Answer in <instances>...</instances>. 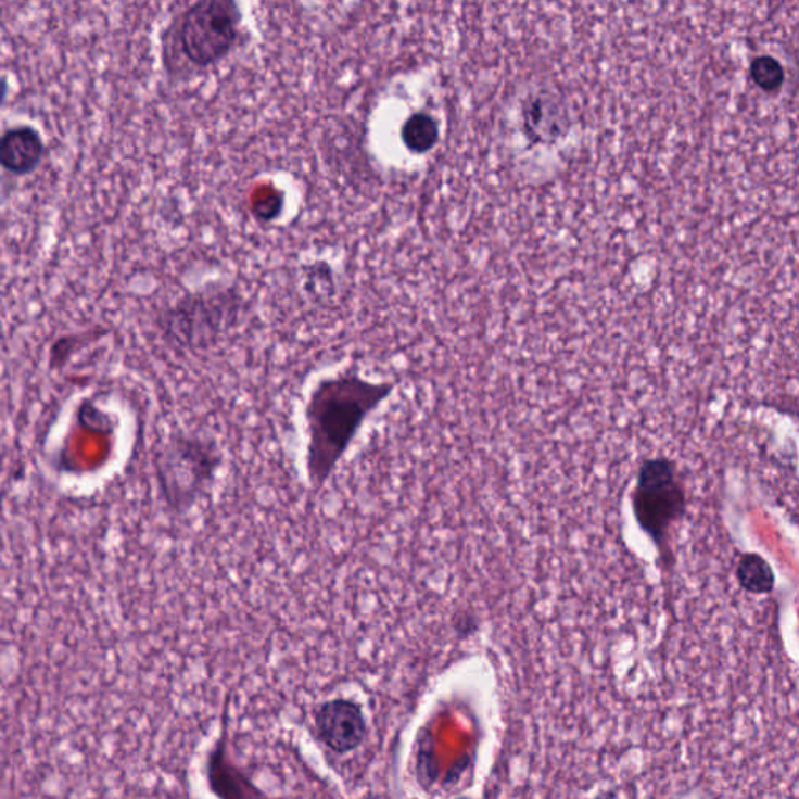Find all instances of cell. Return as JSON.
<instances>
[{
  "label": "cell",
  "instance_id": "obj_1",
  "mask_svg": "<svg viewBox=\"0 0 799 799\" xmlns=\"http://www.w3.org/2000/svg\"><path fill=\"white\" fill-rule=\"evenodd\" d=\"M394 384L370 381L355 370L322 378L306 398L305 466L309 484L324 487L366 420L392 395Z\"/></svg>",
  "mask_w": 799,
  "mask_h": 799
},
{
  "label": "cell",
  "instance_id": "obj_2",
  "mask_svg": "<svg viewBox=\"0 0 799 799\" xmlns=\"http://www.w3.org/2000/svg\"><path fill=\"white\" fill-rule=\"evenodd\" d=\"M245 309L239 289L214 284L175 300L156 317V328L174 352H205L237 330Z\"/></svg>",
  "mask_w": 799,
  "mask_h": 799
},
{
  "label": "cell",
  "instance_id": "obj_3",
  "mask_svg": "<svg viewBox=\"0 0 799 799\" xmlns=\"http://www.w3.org/2000/svg\"><path fill=\"white\" fill-rule=\"evenodd\" d=\"M156 481L167 508L187 513L208 494L223 466L214 439L195 431H174L156 449Z\"/></svg>",
  "mask_w": 799,
  "mask_h": 799
},
{
  "label": "cell",
  "instance_id": "obj_4",
  "mask_svg": "<svg viewBox=\"0 0 799 799\" xmlns=\"http://www.w3.org/2000/svg\"><path fill=\"white\" fill-rule=\"evenodd\" d=\"M631 509L638 530L651 542L663 567L672 566L670 537L674 524L687 513L686 489L676 464L663 456L645 459L638 467L636 484L631 492Z\"/></svg>",
  "mask_w": 799,
  "mask_h": 799
},
{
  "label": "cell",
  "instance_id": "obj_5",
  "mask_svg": "<svg viewBox=\"0 0 799 799\" xmlns=\"http://www.w3.org/2000/svg\"><path fill=\"white\" fill-rule=\"evenodd\" d=\"M239 17L234 0H198L178 28L181 52L199 67L219 63L237 45Z\"/></svg>",
  "mask_w": 799,
  "mask_h": 799
},
{
  "label": "cell",
  "instance_id": "obj_6",
  "mask_svg": "<svg viewBox=\"0 0 799 799\" xmlns=\"http://www.w3.org/2000/svg\"><path fill=\"white\" fill-rule=\"evenodd\" d=\"M317 737L337 754H348L363 747L369 726L362 706L353 699L325 701L314 713Z\"/></svg>",
  "mask_w": 799,
  "mask_h": 799
},
{
  "label": "cell",
  "instance_id": "obj_7",
  "mask_svg": "<svg viewBox=\"0 0 799 799\" xmlns=\"http://www.w3.org/2000/svg\"><path fill=\"white\" fill-rule=\"evenodd\" d=\"M45 153V139L30 125L10 128L0 139V164L5 173L14 177L37 173Z\"/></svg>",
  "mask_w": 799,
  "mask_h": 799
},
{
  "label": "cell",
  "instance_id": "obj_8",
  "mask_svg": "<svg viewBox=\"0 0 799 799\" xmlns=\"http://www.w3.org/2000/svg\"><path fill=\"white\" fill-rule=\"evenodd\" d=\"M210 787L217 797H262L263 791L227 761V738L220 736L208 758Z\"/></svg>",
  "mask_w": 799,
  "mask_h": 799
},
{
  "label": "cell",
  "instance_id": "obj_9",
  "mask_svg": "<svg viewBox=\"0 0 799 799\" xmlns=\"http://www.w3.org/2000/svg\"><path fill=\"white\" fill-rule=\"evenodd\" d=\"M738 586L752 595H769L776 586V574L772 563L759 553H745L736 567Z\"/></svg>",
  "mask_w": 799,
  "mask_h": 799
},
{
  "label": "cell",
  "instance_id": "obj_10",
  "mask_svg": "<svg viewBox=\"0 0 799 799\" xmlns=\"http://www.w3.org/2000/svg\"><path fill=\"white\" fill-rule=\"evenodd\" d=\"M439 137L437 125L430 116L417 114L403 128V139L409 150L424 153L436 145Z\"/></svg>",
  "mask_w": 799,
  "mask_h": 799
},
{
  "label": "cell",
  "instance_id": "obj_11",
  "mask_svg": "<svg viewBox=\"0 0 799 799\" xmlns=\"http://www.w3.org/2000/svg\"><path fill=\"white\" fill-rule=\"evenodd\" d=\"M749 75L762 91L776 92L786 84L783 64L770 55L758 56L749 64Z\"/></svg>",
  "mask_w": 799,
  "mask_h": 799
},
{
  "label": "cell",
  "instance_id": "obj_12",
  "mask_svg": "<svg viewBox=\"0 0 799 799\" xmlns=\"http://www.w3.org/2000/svg\"><path fill=\"white\" fill-rule=\"evenodd\" d=\"M109 333L106 330L88 331L84 334H69V337H62L59 341L53 342L52 350H50V363L52 367H64L69 359L73 358L74 348L80 350L85 345L89 344V341H99Z\"/></svg>",
  "mask_w": 799,
  "mask_h": 799
}]
</instances>
